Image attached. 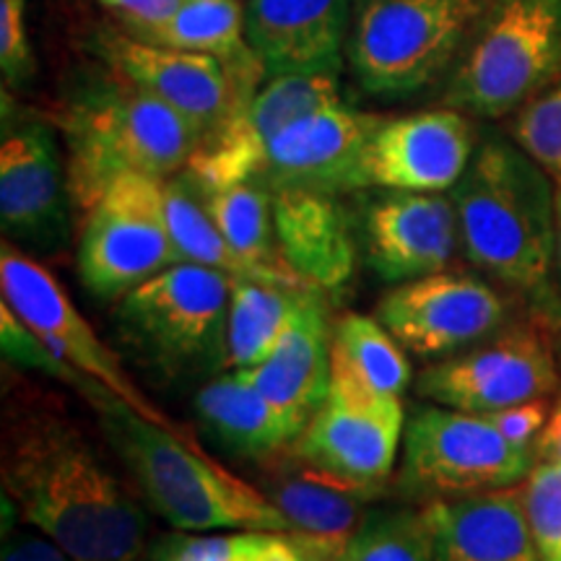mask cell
<instances>
[{"label": "cell", "instance_id": "cell-1", "mask_svg": "<svg viewBox=\"0 0 561 561\" xmlns=\"http://www.w3.org/2000/svg\"><path fill=\"white\" fill-rule=\"evenodd\" d=\"M0 479L24 520L76 561H136L144 553L146 512L50 398L5 396Z\"/></svg>", "mask_w": 561, "mask_h": 561}, {"label": "cell", "instance_id": "cell-2", "mask_svg": "<svg viewBox=\"0 0 561 561\" xmlns=\"http://www.w3.org/2000/svg\"><path fill=\"white\" fill-rule=\"evenodd\" d=\"M100 413V424L157 515L178 530H276L291 533L265 491L219 466L198 442L151 424L87 380L79 388Z\"/></svg>", "mask_w": 561, "mask_h": 561}, {"label": "cell", "instance_id": "cell-3", "mask_svg": "<svg viewBox=\"0 0 561 561\" xmlns=\"http://www.w3.org/2000/svg\"><path fill=\"white\" fill-rule=\"evenodd\" d=\"M520 146L489 138L453 187L468 261L502 284L541 289L557 261V193Z\"/></svg>", "mask_w": 561, "mask_h": 561}, {"label": "cell", "instance_id": "cell-4", "mask_svg": "<svg viewBox=\"0 0 561 561\" xmlns=\"http://www.w3.org/2000/svg\"><path fill=\"white\" fill-rule=\"evenodd\" d=\"M58 125L68 151L70 203L83 214L125 174L174 178L203 140L187 117L117 73L76 91L62 104Z\"/></svg>", "mask_w": 561, "mask_h": 561}, {"label": "cell", "instance_id": "cell-5", "mask_svg": "<svg viewBox=\"0 0 561 561\" xmlns=\"http://www.w3.org/2000/svg\"><path fill=\"white\" fill-rule=\"evenodd\" d=\"M491 0H354L346 55L377 96L430 87L460 58Z\"/></svg>", "mask_w": 561, "mask_h": 561}, {"label": "cell", "instance_id": "cell-6", "mask_svg": "<svg viewBox=\"0 0 561 561\" xmlns=\"http://www.w3.org/2000/svg\"><path fill=\"white\" fill-rule=\"evenodd\" d=\"M559 73L561 0H491L458 58L445 102L479 117H504Z\"/></svg>", "mask_w": 561, "mask_h": 561}, {"label": "cell", "instance_id": "cell-7", "mask_svg": "<svg viewBox=\"0 0 561 561\" xmlns=\"http://www.w3.org/2000/svg\"><path fill=\"white\" fill-rule=\"evenodd\" d=\"M231 278L174 263L117 299V325L167 375L208 367L227 354Z\"/></svg>", "mask_w": 561, "mask_h": 561}, {"label": "cell", "instance_id": "cell-8", "mask_svg": "<svg viewBox=\"0 0 561 561\" xmlns=\"http://www.w3.org/2000/svg\"><path fill=\"white\" fill-rule=\"evenodd\" d=\"M533 471L530 447L510 442L486 416L424 405L405 424V491L458 500L515 486Z\"/></svg>", "mask_w": 561, "mask_h": 561}, {"label": "cell", "instance_id": "cell-9", "mask_svg": "<svg viewBox=\"0 0 561 561\" xmlns=\"http://www.w3.org/2000/svg\"><path fill=\"white\" fill-rule=\"evenodd\" d=\"M180 263L164 214V180L125 174L87 210L79 276L100 299H123L159 271Z\"/></svg>", "mask_w": 561, "mask_h": 561}, {"label": "cell", "instance_id": "cell-10", "mask_svg": "<svg viewBox=\"0 0 561 561\" xmlns=\"http://www.w3.org/2000/svg\"><path fill=\"white\" fill-rule=\"evenodd\" d=\"M403 403L375 390L333 346L331 388L294 442V458L343 479L380 486L403 442Z\"/></svg>", "mask_w": 561, "mask_h": 561}, {"label": "cell", "instance_id": "cell-11", "mask_svg": "<svg viewBox=\"0 0 561 561\" xmlns=\"http://www.w3.org/2000/svg\"><path fill=\"white\" fill-rule=\"evenodd\" d=\"M100 50L117 76L187 117L203 138L227 123L268 79L252 50L237 60H221L153 45L128 32H104Z\"/></svg>", "mask_w": 561, "mask_h": 561}, {"label": "cell", "instance_id": "cell-12", "mask_svg": "<svg viewBox=\"0 0 561 561\" xmlns=\"http://www.w3.org/2000/svg\"><path fill=\"white\" fill-rule=\"evenodd\" d=\"M0 289L3 301L19 314L62 362L70 364L83 377L94 380L117 401L128 405L151 424L178 434L182 426L172 421L157 403L138 388L125 371L117 354L104 343L89 320L76 310L60 280L45 265L26 257L24 252L3 242L0 248Z\"/></svg>", "mask_w": 561, "mask_h": 561}, {"label": "cell", "instance_id": "cell-13", "mask_svg": "<svg viewBox=\"0 0 561 561\" xmlns=\"http://www.w3.org/2000/svg\"><path fill=\"white\" fill-rule=\"evenodd\" d=\"M341 102L339 73L268 76L227 123L201 140L182 172L203 191L261 180L271 144L299 117Z\"/></svg>", "mask_w": 561, "mask_h": 561}, {"label": "cell", "instance_id": "cell-14", "mask_svg": "<svg viewBox=\"0 0 561 561\" xmlns=\"http://www.w3.org/2000/svg\"><path fill=\"white\" fill-rule=\"evenodd\" d=\"M392 339L424 359L460 354L504 322V301L486 280L439 271L398 284L377 305Z\"/></svg>", "mask_w": 561, "mask_h": 561}, {"label": "cell", "instance_id": "cell-15", "mask_svg": "<svg viewBox=\"0 0 561 561\" xmlns=\"http://www.w3.org/2000/svg\"><path fill=\"white\" fill-rule=\"evenodd\" d=\"M557 388L551 348L533 331H512L419 375L416 390L426 401L466 413H494L538 401Z\"/></svg>", "mask_w": 561, "mask_h": 561}, {"label": "cell", "instance_id": "cell-16", "mask_svg": "<svg viewBox=\"0 0 561 561\" xmlns=\"http://www.w3.org/2000/svg\"><path fill=\"white\" fill-rule=\"evenodd\" d=\"M473 153V128L460 110L385 117L364 146L356 187L401 193L453 191Z\"/></svg>", "mask_w": 561, "mask_h": 561}, {"label": "cell", "instance_id": "cell-17", "mask_svg": "<svg viewBox=\"0 0 561 561\" xmlns=\"http://www.w3.org/2000/svg\"><path fill=\"white\" fill-rule=\"evenodd\" d=\"M68 170L58 138L37 117L3 125L0 140V221L26 248L53 250L68 237Z\"/></svg>", "mask_w": 561, "mask_h": 561}, {"label": "cell", "instance_id": "cell-18", "mask_svg": "<svg viewBox=\"0 0 561 561\" xmlns=\"http://www.w3.org/2000/svg\"><path fill=\"white\" fill-rule=\"evenodd\" d=\"M458 244V210L439 193L385 191L364 216L367 263L390 284L447 271Z\"/></svg>", "mask_w": 561, "mask_h": 561}, {"label": "cell", "instance_id": "cell-19", "mask_svg": "<svg viewBox=\"0 0 561 561\" xmlns=\"http://www.w3.org/2000/svg\"><path fill=\"white\" fill-rule=\"evenodd\" d=\"M385 117L354 110L343 102L325 104L291 123L273 140L261 180L268 191H351L356 167L371 133Z\"/></svg>", "mask_w": 561, "mask_h": 561}, {"label": "cell", "instance_id": "cell-20", "mask_svg": "<svg viewBox=\"0 0 561 561\" xmlns=\"http://www.w3.org/2000/svg\"><path fill=\"white\" fill-rule=\"evenodd\" d=\"M354 0H250L244 37L265 76L341 73Z\"/></svg>", "mask_w": 561, "mask_h": 561}, {"label": "cell", "instance_id": "cell-21", "mask_svg": "<svg viewBox=\"0 0 561 561\" xmlns=\"http://www.w3.org/2000/svg\"><path fill=\"white\" fill-rule=\"evenodd\" d=\"M424 512L437 561H543L523 486L437 500Z\"/></svg>", "mask_w": 561, "mask_h": 561}, {"label": "cell", "instance_id": "cell-22", "mask_svg": "<svg viewBox=\"0 0 561 561\" xmlns=\"http://www.w3.org/2000/svg\"><path fill=\"white\" fill-rule=\"evenodd\" d=\"M271 195L284 263L312 289H341L354 276L356 242L335 193L278 187Z\"/></svg>", "mask_w": 561, "mask_h": 561}, {"label": "cell", "instance_id": "cell-23", "mask_svg": "<svg viewBox=\"0 0 561 561\" xmlns=\"http://www.w3.org/2000/svg\"><path fill=\"white\" fill-rule=\"evenodd\" d=\"M242 371L248 380L280 409L305 421L325 401L333 371V333L320 289H307L289 331L263 364Z\"/></svg>", "mask_w": 561, "mask_h": 561}, {"label": "cell", "instance_id": "cell-24", "mask_svg": "<svg viewBox=\"0 0 561 561\" xmlns=\"http://www.w3.org/2000/svg\"><path fill=\"white\" fill-rule=\"evenodd\" d=\"M265 494L284 512L291 533L310 538L331 561H339L354 533L367 520V502L380 486L343 479L301 462L273 473Z\"/></svg>", "mask_w": 561, "mask_h": 561}, {"label": "cell", "instance_id": "cell-25", "mask_svg": "<svg viewBox=\"0 0 561 561\" xmlns=\"http://www.w3.org/2000/svg\"><path fill=\"white\" fill-rule=\"evenodd\" d=\"M203 430L237 458L271 460L305 432L307 421L265 398L242 371L216 377L195 396Z\"/></svg>", "mask_w": 561, "mask_h": 561}, {"label": "cell", "instance_id": "cell-26", "mask_svg": "<svg viewBox=\"0 0 561 561\" xmlns=\"http://www.w3.org/2000/svg\"><path fill=\"white\" fill-rule=\"evenodd\" d=\"M201 193L224 240L261 276V280L307 289L305 280L280 257L276 224H273V195L263 182H240V185L216 187V191L201 187Z\"/></svg>", "mask_w": 561, "mask_h": 561}, {"label": "cell", "instance_id": "cell-27", "mask_svg": "<svg viewBox=\"0 0 561 561\" xmlns=\"http://www.w3.org/2000/svg\"><path fill=\"white\" fill-rule=\"evenodd\" d=\"M307 289H291L257 278H231L224 364L229 369H252L268 359L289 331L301 294Z\"/></svg>", "mask_w": 561, "mask_h": 561}, {"label": "cell", "instance_id": "cell-28", "mask_svg": "<svg viewBox=\"0 0 561 561\" xmlns=\"http://www.w3.org/2000/svg\"><path fill=\"white\" fill-rule=\"evenodd\" d=\"M164 214L180 263L206 265V268L227 273L229 278L261 280V276L224 240L221 229L208 214L201 187L185 172L164 180Z\"/></svg>", "mask_w": 561, "mask_h": 561}, {"label": "cell", "instance_id": "cell-29", "mask_svg": "<svg viewBox=\"0 0 561 561\" xmlns=\"http://www.w3.org/2000/svg\"><path fill=\"white\" fill-rule=\"evenodd\" d=\"M136 39L221 60H237L250 50L240 0H187L164 26Z\"/></svg>", "mask_w": 561, "mask_h": 561}, {"label": "cell", "instance_id": "cell-30", "mask_svg": "<svg viewBox=\"0 0 561 561\" xmlns=\"http://www.w3.org/2000/svg\"><path fill=\"white\" fill-rule=\"evenodd\" d=\"M333 346L359 371L364 382L385 396L401 398L411 385V362L380 320L348 312L335 325Z\"/></svg>", "mask_w": 561, "mask_h": 561}, {"label": "cell", "instance_id": "cell-31", "mask_svg": "<svg viewBox=\"0 0 561 561\" xmlns=\"http://www.w3.org/2000/svg\"><path fill=\"white\" fill-rule=\"evenodd\" d=\"M339 561H437L426 512L369 515Z\"/></svg>", "mask_w": 561, "mask_h": 561}, {"label": "cell", "instance_id": "cell-32", "mask_svg": "<svg viewBox=\"0 0 561 561\" xmlns=\"http://www.w3.org/2000/svg\"><path fill=\"white\" fill-rule=\"evenodd\" d=\"M515 144L538 167L561 178V83L543 89L520 110L515 121Z\"/></svg>", "mask_w": 561, "mask_h": 561}, {"label": "cell", "instance_id": "cell-33", "mask_svg": "<svg viewBox=\"0 0 561 561\" xmlns=\"http://www.w3.org/2000/svg\"><path fill=\"white\" fill-rule=\"evenodd\" d=\"M525 512L543 561H561V466L541 462L523 486Z\"/></svg>", "mask_w": 561, "mask_h": 561}, {"label": "cell", "instance_id": "cell-34", "mask_svg": "<svg viewBox=\"0 0 561 561\" xmlns=\"http://www.w3.org/2000/svg\"><path fill=\"white\" fill-rule=\"evenodd\" d=\"M0 346H3V356L9 362L21 364L26 369L45 371L53 380L73 385L76 390L89 380L81 371H76L70 364L62 362L5 301H0Z\"/></svg>", "mask_w": 561, "mask_h": 561}, {"label": "cell", "instance_id": "cell-35", "mask_svg": "<svg viewBox=\"0 0 561 561\" xmlns=\"http://www.w3.org/2000/svg\"><path fill=\"white\" fill-rule=\"evenodd\" d=\"M265 530L216 533V536H174L161 543L153 561H250Z\"/></svg>", "mask_w": 561, "mask_h": 561}, {"label": "cell", "instance_id": "cell-36", "mask_svg": "<svg viewBox=\"0 0 561 561\" xmlns=\"http://www.w3.org/2000/svg\"><path fill=\"white\" fill-rule=\"evenodd\" d=\"M0 70L5 87H24L34 73L26 0H0Z\"/></svg>", "mask_w": 561, "mask_h": 561}, {"label": "cell", "instance_id": "cell-37", "mask_svg": "<svg viewBox=\"0 0 561 561\" xmlns=\"http://www.w3.org/2000/svg\"><path fill=\"white\" fill-rule=\"evenodd\" d=\"M187 0H100V5L121 21L130 37H144L164 26Z\"/></svg>", "mask_w": 561, "mask_h": 561}, {"label": "cell", "instance_id": "cell-38", "mask_svg": "<svg viewBox=\"0 0 561 561\" xmlns=\"http://www.w3.org/2000/svg\"><path fill=\"white\" fill-rule=\"evenodd\" d=\"M551 411L553 409H549L546 398H538V401L517 403L510 405V409L483 413V416H486L510 442H515V445L520 447H530V442L541 437L546 424H549Z\"/></svg>", "mask_w": 561, "mask_h": 561}, {"label": "cell", "instance_id": "cell-39", "mask_svg": "<svg viewBox=\"0 0 561 561\" xmlns=\"http://www.w3.org/2000/svg\"><path fill=\"white\" fill-rule=\"evenodd\" d=\"M250 561H331L310 538L297 533L265 530L263 541Z\"/></svg>", "mask_w": 561, "mask_h": 561}, {"label": "cell", "instance_id": "cell-40", "mask_svg": "<svg viewBox=\"0 0 561 561\" xmlns=\"http://www.w3.org/2000/svg\"><path fill=\"white\" fill-rule=\"evenodd\" d=\"M0 561H76L68 551H62L58 543L47 536H19L9 538L3 543V559Z\"/></svg>", "mask_w": 561, "mask_h": 561}, {"label": "cell", "instance_id": "cell-41", "mask_svg": "<svg viewBox=\"0 0 561 561\" xmlns=\"http://www.w3.org/2000/svg\"><path fill=\"white\" fill-rule=\"evenodd\" d=\"M538 455H541L543 462L561 466V398L553 405L549 424H546L541 437H538Z\"/></svg>", "mask_w": 561, "mask_h": 561}, {"label": "cell", "instance_id": "cell-42", "mask_svg": "<svg viewBox=\"0 0 561 561\" xmlns=\"http://www.w3.org/2000/svg\"><path fill=\"white\" fill-rule=\"evenodd\" d=\"M557 265L561 271V178H557Z\"/></svg>", "mask_w": 561, "mask_h": 561}]
</instances>
